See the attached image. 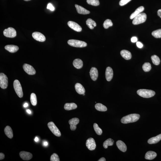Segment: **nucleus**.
<instances>
[{
	"mask_svg": "<svg viewBox=\"0 0 161 161\" xmlns=\"http://www.w3.org/2000/svg\"><path fill=\"white\" fill-rule=\"evenodd\" d=\"M140 116L139 114H131L123 117L121 120V122L123 124L136 122L139 119Z\"/></svg>",
	"mask_w": 161,
	"mask_h": 161,
	"instance_id": "obj_1",
	"label": "nucleus"
},
{
	"mask_svg": "<svg viewBox=\"0 0 161 161\" xmlns=\"http://www.w3.org/2000/svg\"><path fill=\"white\" fill-rule=\"evenodd\" d=\"M137 93L139 96L146 98L152 97L155 94V92L152 90L144 89L138 90Z\"/></svg>",
	"mask_w": 161,
	"mask_h": 161,
	"instance_id": "obj_2",
	"label": "nucleus"
},
{
	"mask_svg": "<svg viewBox=\"0 0 161 161\" xmlns=\"http://www.w3.org/2000/svg\"><path fill=\"white\" fill-rule=\"evenodd\" d=\"M147 17L145 13H140L134 18L132 21V24L134 25H137L145 22Z\"/></svg>",
	"mask_w": 161,
	"mask_h": 161,
	"instance_id": "obj_3",
	"label": "nucleus"
},
{
	"mask_svg": "<svg viewBox=\"0 0 161 161\" xmlns=\"http://www.w3.org/2000/svg\"><path fill=\"white\" fill-rule=\"evenodd\" d=\"M68 43L69 45L72 46L77 47H85L87 45L86 42L75 39H70L68 41Z\"/></svg>",
	"mask_w": 161,
	"mask_h": 161,
	"instance_id": "obj_4",
	"label": "nucleus"
},
{
	"mask_svg": "<svg viewBox=\"0 0 161 161\" xmlns=\"http://www.w3.org/2000/svg\"><path fill=\"white\" fill-rule=\"evenodd\" d=\"M14 88L16 94L19 98H22L23 96V92L22 86L19 80H16L13 84Z\"/></svg>",
	"mask_w": 161,
	"mask_h": 161,
	"instance_id": "obj_5",
	"label": "nucleus"
},
{
	"mask_svg": "<svg viewBox=\"0 0 161 161\" xmlns=\"http://www.w3.org/2000/svg\"><path fill=\"white\" fill-rule=\"evenodd\" d=\"M47 126L49 128L55 136L57 137H60L61 136V133L60 130L53 122H50L48 123Z\"/></svg>",
	"mask_w": 161,
	"mask_h": 161,
	"instance_id": "obj_6",
	"label": "nucleus"
},
{
	"mask_svg": "<svg viewBox=\"0 0 161 161\" xmlns=\"http://www.w3.org/2000/svg\"><path fill=\"white\" fill-rule=\"evenodd\" d=\"M8 85V79L4 73L0 74V86L2 88L5 89L7 88Z\"/></svg>",
	"mask_w": 161,
	"mask_h": 161,
	"instance_id": "obj_7",
	"label": "nucleus"
},
{
	"mask_svg": "<svg viewBox=\"0 0 161 161\" xmlns=\"http://www.w3.org/2000/svg\"><path fill=\"white\" fill-rule=\"evenodd\" d=\"M3 34L6 37L13 38L16 37V32L14 29L12 27H9L5 30L3 31Z\"/></svg>",
	"mask_w": 161,
	"mask_h": 161,
	"instance_id": "obj_8",
	"label": "nucleus"
},
{
	"mask_svg": "<svg viewBox=\"0 0 161 161\" xmlns=\"http://www.w3.org/2000/svg\"><path fill=\"white\" fill-rule=\"evenodd\" d=\"M86 146L90 150H95L96 147V144L94 139L93 138H90L86 141Z\"/></svg>",
	"mask_w": 161,
	"mask_h": 161,
	"instance_id": "obj_9",
	"label": "nucleus"
},
{
	"mask_svg": "<svg viewBox=\"0 0 161 161\" xmlns=\"http://www.w3.org/2000/svg\"><path fill=\"white\" fill-rule=\"evenodd\" d=\"M23 68L24 71L29 75H33L35 74L36 70L32 66L27 64H24L23 65Z\"/></svg>",
	"mask_w": 161,
	"mask_h": 161,
	"instance_id": "obj_10",
	"label": "nucleus"
},
{
	"mask_svg": "<svg viewBox=\"0 0 161 161\" xmlns=\"http://www.w3.org/2000/svg\"><path fill=\"white\" fill-rule=\"evenodd\" d=\"M32 36L35 40L38 41L43 42L45 41L46 40L45 36L40 32H34L32 34Z\"/></svg>",
	"mask_w": 161,
	"mask_h": 161,
	"instance_id": "obj_11",
	"label": "nucleus"
},
{
	"mask_svg": "<svg viewBox=\"0 0 161 161\" xmlns=\"http://www.w3.org/2000/svg\"><path fill=\"white\" fill-rule=\"evenodd\" d=\"M68 24L70 28L76 32H80L82 30L81 27L76 23L73 21H69L68 23Z\"/></svg>",
	"mask_w": 161,
	"mask_h": 161,
	"instance_id": "obj_12",
	"label": "nucleus"
},
{
	"mask_svg": "<svg viewBox=\"0 0 161 161\" xmlns=\"http://www.w3.org/2000/svg\"><path fill=\"white\" fill-rule=\"evenodd\" d=\"M79 120L77 118H73L70 119L69 123L70 125V129L72 131H74L76 128V125L79 123Z\"/></svg>",
	"mask_w": 161,
	"mask_h": 161,
	"instance_id": "obj_13",
	"label": "nucleus"
},
{
	"mask_svg": "<svg viewBox=\"0 0 161 161\" xmlns=\"http://www.w3.org/2000/svg\"><path fill=\"white\" fill-rule=\"evenodd\" d=\"M89 73L91 79L93 81H96L98 76V72L97 69L95 67H92Z\"/></svg>",
	"mask_w": 161,
	"mask_h": 161,
	"instance_id": "obj_14",
	"label": "nucleus"
},
{
	"mask_svg": "<svg viewBox=\"0 0 161 161\" xmlns=\"http://www.w3.org/2000/svg\"><path fill=\"white\" fill-rule=\"evenodd\" d=\"M20 156L23 160H28L32 158L33 155L31 153L25 151H21L19 153Z\"/></svg>",
	"mask_w": 161,
	"mask_h": 161,
	"instance_id": "obj_15",
	"label": "nucleus"
},
{
	"mask_svg": "<svg viewBox=\"0 0 161 161\" xmlns=\"http://www.w3.org/2000/svg\"><path fill=\"white\" fill-rule=\"evenodd\" d=\"M113 71L111 67H108L106 68L105 72L106 79L107 81L109 82L112 79L113 76Z\"/></svg>",
	"mask_w": 161,
	"mask_h": 161,
	"instance_id": "obj_16",
	"label": "nucleus"
},
{
	"mask_svg": "<svg viewBox=\"0 0 161 161\" xmlns=\"http://www.w3.org/2000/svg\"><path fill=\"white\" fill-rule=\"evenodd\" d=\"M117 146L120 150L125 152L127 150V147L125 144L122 141L119 140L116 143Z\"/></svg>",
	"mask_w": 161,
	"mask_h": 161,
	"instance_id": "obj_17",
	"label": "nucleus"
},
{
	"mask_svg": "<svg viewBox=\"0 0 161 161\" xmlns=\"http://www.w3.org/2000/svg\"><path fill=\"white\" fill-rule=\"evenodd\" d=\"M75 7L76 8L77 12L78 14H89L90 11L85 9L82 7L78 5H75Z\"/></svg>",
	"mask_w": 161,
	"mask_h": 161,
	"instance_id": "obj_18",
	"label": "nucleus"
},
{
	"mask_svg": "<svg viewBox=\"0 0 161 161\" xmlns=\"http://www.w3.org/2000/svg\"><path fill=\"white\" fill-rule=\"evenodd\" d=\"M75 89L77 93L82 95L85 93V90L84 88L81 84L77 83L75 85Z\"/></svg>",
	"mask_w": 161,
	"mask_h": 161,
	"instance_id": "obj_19",
	"label": "nucleus"
},
{
	"mask_svg": "<svg viewBox=\"0 0 161 161\" xmlns=\"http://www.w3.org/2000/svg\"><path fill=\"white\" fill-rule=\"evenodd\" d=\"M6 50L10 52L14 53L17 52L19 50V48L17 46L14 45H8L5 47Z\"/></svg>",
	"mask_w": 161,
	"mask_h": 161,
	"instance_id": "obj_20",
	"label": "nucleus"
},
{
	"mask_svg": "<svg viewBox=\"0 0 161 161\" xmlns=\"http://www.w3.org/2000/svg\"><path fill=\"white\" fill-rule=\"evenodd\" d=\"M120 54L121 56L126 60H130L132 57L131 52L127 50H121Z\"/></svg>",
	"mask_w": 161,
	"mask_h": 161,
	"instance_id": "obj_21",
	"label": "nucleus"
},
{
	"mask_svg": "<svg viewBox=\"0 0 161 161\" xmlns=\"http://www.w3.org/2000/svg\"><path fill=\"white\" fill-rule=\"evenodd\" d=\"M161 140V134L149 139L148 141V143L149 144H155Z\"/></svg>",
	"mask_w": 161,
	"mask_h": 161,
	"instance_id": "obj_22",
	"label": "nucleus"
},
{
	"mask_svg": "<svg viewBox=\"0 0 161 161\" xmlns=\"http://www.w3.org/2000/svg\"><path fill=\"white\" fill-rule=\"evenodd\" d=\"M157 154L155 152L152 151H149L146 153L145 158L149 160H152L156 157Z\"/></svg>",
	"mask_w": 161,
	"mask_h": 161,
	"instance_id": "obj_23",
	"label": "nucleus"
},
{
	"mask_svg": "<svg viewBox=\"0 0 161 161\" xmlns=\"http://www.w3.org/2000/svg\"><path fill=\"white\" fill-rule=\"evenodd\" d=\"M73 65L75 68L80 69L83 67V62L80 59H77L73 61Z\"/></svg>",
	"mask_w": 161,
	"mask_h": 161,
	"instance_id": "obj_24",
	"label": "nucleus"
},
{
	"mask_svg": "<svg viewBox=\"0 0 161 161\" xmlns=\"http://www.w3.org/2000/svg\"><path fill=\"white\" fill-rule=\"evenodd\" d=\"M144 10V8L143 6H141L138 8L136 10L135 12L132 13L130 17V18L131 19H133L136 16H137L143 12Z\"/></svg>",
	"mask_w": 161,
	"mask_h": 161,
	"instance_id": "obj_25",
	"label": "nucleus"
},
{
	"mask_svg": "<svg viewBox=\"0 0 161 161\" xmlns=\"http://www.w3.org/2000/svg\"><path fill=\"white\" fill-rule=\"evenodd\" d=\"M4 132L6 135L10 139L13 137V131L11 128L9 126H7L4 129Z\"/></svg>",
	"mask_w": 161,
	"mask_h": 161,
	"instance_id": "obj_26",
	"label": "nucleus"
},
{
	"mask_svg": "<svg viewBox=\"0 0 161 161\" xmlns=\"http://www.w3.org/2000/svg\"><path fill=\"white\" fill-rule=\"evenodd\" d=\"M77 107V105L73 103H65L64 106V109L67 111H70L72 110L75 109Z\"/></svg>",
	"mask_w": 161,
	"mask_h": 161,
	"instance_id": "obj_27",
	"label": "nucleus"
},
{
	"mask_svg": "<svg viewBox=\"0 0 161 161\" xmlns=\"http://www.w3.org/2000/svg\"><path fill=\"white\" fill-rule=\"evenodd\" d=\"M86 23L87 25L91 29H93L94 28L96 27V22L91 19H87L86 21Z\"/></svg>",
	"mask_w": 161,
	"mask_h": 161,
	"instance_id": "obj_28",
	"label": "nucleus"
},
{
	"mask_svg": "<svg viewBox=\"0 0 161 161\" xmlns=\"http://www.w3.org/2000/svg\"><path fill=\"white\" fill-rule=\"evenodd\" d=\"M95 108L98 111L105 112L107 111V108L105 106L101 103H97L95 105Z\"/></svg>",
	"mask_w": 161,
	"mask_h": 161,
	"instance_id": "obj_29",
	"label": "nucleus"
},
{
	"mask_svg": "<svg viewBox=\"0 0 161 161\" xmlns=\"http://www.w3.org/2000/svg\"><path fill=\"white\" fill-rule=\"evenodd\" d=\"M114 143V141L112 139H108L103 142V147L105 149L108 148V146H113Z\"/></svg>",
	"mask_w": 161,
	"mask_h": 161,
	"instance_id": "obj_30",
	"label": "nucleus"
},
{
	"mask_svg": "<svg viewBox=\"0 0 161 161\" xmlns=\"http://www.w3.org/2000/svg\"><path fill=\"white\" fill-rule=\"evenodd\" d=\"M151 59L152 61V63L154 65H158L160 63V60L159 57L156 55H154L152 56Z\"/></svg>",
	"mask_w": 161,
	"mask_h": 161,
	"instance_id": "obj_31",
	"label": "nucleus"
},
{
	"mask_svg": "<svg viewBox=\"0 0 161 161\" xmlns=\"http://www.w3.org/2000/svg\"><path fill=\"white\" fill-rule=\"evenodd\" d=\"M31 103L33 106L36 105L37 103V96L35 93H32L30 97Z\"/></svg>",
	"mask_w": 161,
	"mask_h": 161,
	"instance_id": "obj_32",
	"label": "nucleus"
},
{
	"mask_svg": "<svg viewBox=\"0 0 161 161\" xmlns=\"http://www.w3.org/2000/svg\"><path fill=\"white\" fill-rule=\"evenodd\" d=\"M94 128L96 133L98 135H101L102 134V130L98 126L96 123H94L93 125Z\"/></svg>",
	"mask_w": 161,
	"mask_h": 161,
	"instance_id": "obj_33",
	"label": "nucleus"
},
{
	"mask_svg": "<svg viewBox=\"0 0 161 161\" xmlns=\"http://www.w3.org/2000/svg\"><path fill=\"white\" fill-rule=\"evenodd\" d=\"M113 24L111 20L107 19L103 23V26L105 29H108L110 27L112 26Z\"/></svg>",
	"mask_w": 161,
	"mask_h": 161,
	"instance_id": "obj_34",
	"label": "nucleus"
},
{
	"mask_svg": "<svg viewBox=\"0 0 161 161\" xmlns=\"http://www.w3.org/2000/svg\"><path fill=\"white\" fill-rule=\"evenodd\" d=\"M142 68L144 71L145 72H149L151 69V66L150 63L149 62H146L143 65Z\"/></svg>",
	"mask_w": 161,
	"mask_h": 161,
	"instance_id": "obj_35",
	"label": "nucleus"
},
{
	"mask_svg": "<svg viewBox=\"0 0 161 161\" xmlns=\"http://www.w3.org/2000/svg\"><path fill=\"white\" fill-rule=\"evenodd\" d=\"M152 35L156 38H161V29L157 30L152 33Z\"/></svg>",
	"mask_w": 161,
	"mask_h": 161,
	"instance_id": "obj_36",
	"label": "nucleus"
},
{
	"mask_svg": "<svg viewBox=\"0 0 161 161\" xmlns=\"http://www.w3.org/2000/svg\"><path fill=\"white\" fill-rule=\"evenodd\" d=\"M87 2L88 4L94 6H98L100 4L98 0H87Z\"/></svg>",
	"mask_w": 161,
	"mask_h": 161,
	"instance_id": "obj_37",
	"label": "nucleus"
},
{
	"mask_svg": "<svg viewBox=\"0 0 161 161\" xmlns=\"http://www.w3.org/2000/svg\"><path fill=\"white\" fill-rule=\"evenodd\" d=\"M51 161H60V159L57 154L54 153L52 154L50 157Z\"/></svg>",
	"mask_w": 161,
	"mask_h": 161,
	"instance_id": "obj_38",
	"label": "nucleus"
},
{
	"mask_svg": "<svg viewBox=\"0 0 161 161\" xmlns=\"http://www.w3.org/2000/svg\"><path fill=\"white\" fill-rule=\"evenodd\" d=\"M131 1V0H121L119 3V5L121 6H124Z\"/></svg>",
	"mask_w": 161,
	"mask_h": 161,
	"instance_id": "obj_39",
	"label": "nucleus"
},
{
	"mask_svg": "<svg viewBox=\"0 0 161 161\" xmlns=\"http://www.w3.org/2000/svg\"><path fill=\"white\" fill-rule=\"evenodd\" d=\"M47 9H50V10L52 11H54L55 10V7H54L53 6H52V5L50 3H49V4L47 5Z\"/></svg>",
	"mask_w": 161,
	"mask_h": 161,
	"instance_id": "obj_40",
	"label": "nucleus"
},
{
	"mask_svg": "<svg viewBox=\"0 0 161 161\" xmlns=\"http://www.w3.org/2000/svg\"><path fill=\"white\" fill-rule=\"evenodd\" d=\"M136 45L139 48H142L143 46L142 43L139 42H138L136 43Z\"/></svg>",
	"mask_w": 161,
	"mask_h": 161,
	"instance_id": "obj_41",
	"label": "nucleus"
},
{
	"mask_svg": "<svg viewBox=\"0 0 161 161\" xmlns=\"http://www.w3.org/2000/svg\"><path fill=\"white\" fill-rule=\"evenodd\" d=\"M137 41L138 38L136 37H133L131 39V41L133 43L137 42Z\"/></svg>",
	"mask_w": 161,
	"mask_h": 161,
	"instance_id": "obj_42",
	"label": "nucleus"
},
{
	"mask_svg": "<svg viewBox=\"0 0 161 161\" xmlns=\"http://www.w3.org/2000/svg\"><path fill=\"white\" fill-rule=\"evenodd\" d=\"M5 156L4 154L2 153H0V160H2L4 159L5 158Z\"/></svg>",
	"mask_w": 161,
	"mask_h": 161,
	"instance_id": "obj_43",
	"label": "nucleus"
},
{
	"mask_svg": "<svg viewBox=\"0 0 161 161\" xmlns=\"http://www.w3.org/2000/svg\"><path fill=\"white\" fill-rule=\"evenodd\" d=\"M157 15L161 18V9L157 11Z\"/></svg>",
	"mask_w": 161,
	"mask_h": 161,
	"instance_id": "obj_44",
	"label": "nucleus"
},
{
	"mask_svg": "<svg viewBox=\"0 0 161 161\" xmlns=\"http://www.w3.org/2000/svg\"><path fill=\"white\" fill-rule=\"evenodd\" d=\"M98 161H106V159H105L104 157H101V158H100L99 159V160H98Z\"/></svg>",
	"mask_w": 161,
	"mask_h": 161,
	"instance_id": "obj_45",
	"label": "nucleus"
},
{
	"mask_svg": "<svg viewBox=\"0 0 161 161\" xmlns=\"http://www.w3.org/2000/svg\"><path fill=\"white\" fill-rule=\"evenodd\" d=\"M34 140H35V142H38L39 141V139L37 137H36L35 138V139H34Z\"/></svg>",
	"mask_w": 161,
	"mask_h": 161,
	"instance_id": "obj_46",
	"label": "nucleus"
},
{
	"mask_svg": "<svg viewBox=\"0 0 161 161\" xmlns=\"http://www.w3.org/2000/svg\"><path fill=\"white\" fill-rule=\"evenodd\" d=\"M23 106L24 108H26L28 106V104L27 103H25L24 105Z\"/></svg>",
	"mask_w": 161,
	"mask_h": 161,
	"instance_id": "obj_47",
	"label": "nucleus"
},
{
	"mask_svg": "<svg viewBox=\"0 0 161 161\" xmlns=\"http://www.w3.org/2000/svg\"><path fill=\"white\" fill-rule=\"evenodd\" d=\"M44 145L45 146H46L48 145V143L47 142H44Z\"/></svg>",
	"mask_w": 161,
	"mask_h": 161,
	"instance_id": "obj_48",
	"label": "nucleus"
},
{
	"mask_svg": "<svg viewBox=\"0 0 161 161\" xmlns=\"http://www.w3.org/2000/svg\"><path fill=\"white\" fill-rule=\"evenodd\" d=\"M27 112L29 114H31L32 112L30 110L28 109L27 110Z\"/></svg>",
	"mask_w": 161,
	"mask_h": 161,
	"instance_id": "obj_49",
	"label": "nucleus"
},
{
	"mask_svg": "<svg viewBox=\"0 0 161 161\" xmlns=\"http://www.w3.org/2000/svg\"><path fill=\"white\" fill-rule=\"evenodd\" d=\"M24 1H31V0H24Z\"/></svg>",
	"mask_w": 161,
	"mask_h": 161,
	"instance_id": "obj_50",
	"label": "nucleus"
},
{
	"mask_svg": "<svg viewBox=\"0 0 161 161\" xmlns=\"http://www.w3.org/2000/svg\"><path fill=\"white\" fill-rule=\"evenodd\" d=\"M83 96H85V93L83 94Z\"/></svg>",
	"mask_w": 161,
	"mask_h": 161,
	"instance_id": "obj_51",
	"label": "nucleus"
}]
</instances>
